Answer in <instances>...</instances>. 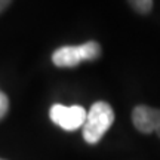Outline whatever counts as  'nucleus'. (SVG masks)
<instances>
[{"mask_svg": "<svg viewBox=\"0 0 160 160\" xmlns=\"http://www.w3.org/2000/svg\"><path fill=\"white\" fill-rule=\"evenodd\" d=\"M114 122V111L110 104L98 101L88 111V117L83 125V138L88 144H97L105 135Z\"/></svg>", "mask_w": 160, "mask_h": 160, "instance_id": "f257e3e1", "label": "nucleus"}, {"mask_svg": "<svg viewBox=\"0 0 160 160\" xmlns=\"http://www.w3.org/2000/svg\"><path fill=\"white\" fill-rule=\"evenodd\" d=\"M101 55L97 42H86L79 46H62L52 53V62L57 67H76L82 61H93Z\"/></svg>", "mask_w": 160, "mask_h": 160, "instance_id": "f03ea898", "label": "nucleus"}, {"mask_svg": "<svg viewBox=\"0 0 160 160\" xmlns=\"http://www.w3.org/2000/svg\"><path fill=\"white\" fill-rule=\"evenodd\" d=\"M51 120L62 128L65 131H76L85 125L88 113L82 105H71V107H65L61 104H53L49 111Z\"/></svg>", "mask_w": 160, "mask_h": 160, "instance_id": "7ed1b4c3", "label": "nucleus"}, {"mask_svg": "<svg viewBox=\"0 0 160 160\" xmlns=\"http://www.w3.org/2000/svg\"><path fill=\"white\" fill-rule=\"evenodd\" d=\"M160 110L151 108L147 105H137L132 111V122L133 126L142 133H151L156 132L157 123H159Z\"/></svg>", "mask_w": 160, "mask_h": 160, "instance_id": "20e7f679", "label": "nucleus"}, {"mask_svg": "<svg viewBox=\"0 0 160 160\" xmlns=\"http://www.w3.org/2000/svg\"><path fill=\"white\" fill-rule=\"evenodd\" d=\"M128 2L139 13H148L153 9V0H128Z\"/></svg>", "mask_w": 160, "mask_h": 160, "instance_id": "39448f33", "label": "nucleus"}, {"mask_svg": "<svg viewBox=\"0 0 160 160\" xmlns=\"http://www.w3.org/2000/svg\"><path fill=\"white\" fill-rule=\"evenodd\" d=\"M9 111V99L6 97V93L0 92V120L3 119Z\"/></svg>", "mask_w": 160, "mask_h": 160, "instance_id": "423d86ee", "label": "nucleus"}, {"mask_svg": "<svg viewBox=\"0 0 160 160\" xmlns=\"http://www.w3.org/2000/svg\"><path fill=\"white\" fill-rule=\"evenodd\" d=\"M9 3H11V0H0V12L3 11V9H5Z\"/></svg>", "mask_w": 160, "mask_h": 160, "instance_id": "0eeeda50", "label": "nucleus"}, {"mask_svg": "<svg viewBox=\"0 0 160 160\" xmlns=\"http://www.w3.org/2000/svg\"><path fill=\"white\" fill-rule=\"evenodd\" d=\"M156 133H157L159 138H160V116H159V123H157V128H156Z\"/></svg>", "mask_w": 160, "mask_h": 160, "instance_id": "6e6552de", "label": "nucleus"}, {"mask_svg": "<svg viewBox=\"0 0 160 160\" xmlns=\"http://www.w3.org/2000/svg\"><path fill=\"white\" fill-rule=\"evenodd\" d=\"M0 160H3V159H0Z\"/></svg>", "mask_w": 160, "mask_h": 160, "instance_id": "1a4fd4ad", "label": "nucleus"}]
</instances>
